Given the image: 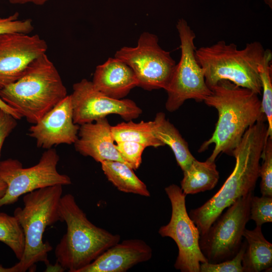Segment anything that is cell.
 I'll return each instance as SVG.
<instances>
[{"instance_id": "3", "label": "cell", "mask_w": 272, "mask_h": 272, "mask_svg": "<svg viewBox=\"0 0 272 272\" xmlns=\"http://www.w3.org/2000/svg\"><path fill=\"white\" fill-rule=\"evenodd\" d=\"M59 212L60 221L66 225V232L56 245L54 253L63 269L79 271L120 240L112 234L94 225L70 193L61 196Z\"/></svg>"}, {"instance_id": "32", "label": "cell", "mask_w": 272, "mask_h": 272, "mask_svg": "<svg viewBox=\"0 0 272 272\" xmlns=\"http://www.w3.org/2000/svg\"><path fill=\"white\" fill-rule=\"evenodd\" d=\"M9 2L13 4H24L26 3H33L36 5H43L48 0H9Z\"/></svg>"}, {"instance_id": "12", "label": "cell", "mask_w": 272, "mask_h": 272, "mask_svg": "<svg viewBox=\"0 0 272 272\" xmlns=\"http://www.w3.org/2000/svg\"><path fill=\"white\" fill-rule=\"evenodd\" d=\"M70 95L73 120L82 125L106 117L111 114H117L126 121L135 119L142 110L130 99H116L108 97L97 90L91 81L82 79L73 86Z\"/></svg>"}, {"instance_id": "10", "label": "cell", "mask_w": 272, "mask_h": 272, "mask_svg": "<svg viewBox=\"0 0 272 272\" xmlns=\"http://www.w3.org/2000/svg\"><path fill=\"white\" fill-rule=\"evenodd\" d=\"M114 57L132 70L138 87L149 91L166 90L176 65L170 52L159 45L158 37L149 32L141 35L136 47H123L116 51Z\"/></svg>"}, {"instance_id": "14", "label": "cell", "mask_w": 272, "mask_h": 272, "mask_svg": "<svg viewBox=\"0 0 272 272\" xmlns=\"http://www.w3.org/2000/svg\"><path fill=\"white\" fill-rule=\"evenodd\" d=\"M80 126L73 120L70 95H67L29 129L37 147L49 149L60 144H74L78 138Z\"/></svg>"}, {"instance_id": "29", "label": "cell", "mask_w": 272, "mask_h": 272, "mask_svg": "<svg viewBox=\"0 0 272 272\" xmlns=\"http://www.w3.org/2000/svg\"><path fill=\"white\" fill-rule=\"evenodd\" d=\"M19 13L0 18V35L8 33L30 34L34 29L31 19L19 20Z\"/></svg>"}, {"instance_id": "2", "label": "cell", "mask_w": 272, "mask_h": 272, "mask_svg": "<svg viewBox=\"0 0 272 272\" xmlns=\"http://www.w3.org/2000/svg\"><path fill=\"white\" fill-rule=\"evenodd\" d=\"M210 89L211 94L203 101L217 109L218 119L211 137L202 144L198 151L203 152L214 144L208 160L215 162L221 153L232 156L247 129L266 117L258 94L253 91L227 80L219 81Z\"/></svg>"}, {"instance_id": "8", "label": "cell", "mask_w": 272, "mask_h": 272, "mask_svg": "<svg viewBox=\"0 0 272 272\" xmlns=\"http://www.w3.org/2000/svg\"><path fill=\"white\" fill-rule=\"evenodd\" d=\"M59 156L53 148L47 149L37 164L24 168L18 160L0 161V179L6 183L5 194L0 198V207L16 202L22 195L39 188L72 183L69 176L59 173L57 165Z\"/></svg>"}, {"instance_id": "11", "label": "cell", "mask_w": 272, "mask_h": 272, "mask_svg": "<svg viewBox=\"0 0 272 272\" xmlns=\"http://www.w3.org/2000/svg\"><path fill=\"white\" fill-rule=\"evenodd\" d=\"M170 199L172 212L169 222L161 226L159 234L172 238L178 248L174 267L182 272H200V263L208 262L199 245L198 229L187 213L185 194L178 185L165 188Z\"/></svg>"}, {"instance_id": "4", "label": "cell", "mask_w": 272, "mask_h": 272, "mask_svg": "<svg viewBox=\"0 0 272 272\" xmlns=\"http://www.w3.org/2000/svg\"><path fill=\"white\" fill-rule=\"evenodd\" d=\"M67 95L60 76L46 53L34 59L18 80L0 90V98L32 124Z\"/></svg>"}, {"instance_id": "34", "label": "cell", "mask_w": 272, "mask_h": 272, "mask_svg": "<svg viewBox=\"0 0 272 272\" xmlns=\"http://www.w3.org/2000/svg\"><path fill=\"white\" fill-rule=\"evenodd\" d=\"M0 272H15V270L13 266L6 268L0 264Z\"/></svg>"}, {"instance_id": "18", "label": "cell", "mask_w": 272, "mask_h": 272, "mask_svg": "<svg viewBox=\"0 0 272 272\" xmlns=\"http://www.w3.org/2000/svg\"><path fill=\"white\" fill-rule=\"evenodd\" d=\"M243 237L246 243L242 259L243 272H259L271 269L272 244L264 237L261 226L245 229Z\"/></svg>"}, {"instance_id": "17", "label": "cell", "mask_w": 272, "mask_h": 272, "mask_svg": "<svg viewBox=\"0 0 272 272\" xmlns=\"http://www.w3.org/2000/svg\"><path fill=\"white\" fill-rule=\"evenodd\" d=\"M94 87L111 98L121 99L138 87L135 75L126 63L115 57L98 65L92 81Z\"/></svg>"}, {"instance_id": "7", "label": "cell", "mask_w": 272, "mask_h": 272, "mask_svg": "<svg viewBox=\"0 0 272 272\" xmlns=\"http://www.w3.org/2000/svg\"><path fill=\"white\" fill-rule=\"evenodd\" d=\"M176 29L180 40L181 56L166 89L168 97L165 107L171 112L178 109L187 100L203 101L212 93L195 56V33L183 18L177 21Z\"/></svg>"}, {"instance_id": "16", "label": "cell", "mask_w": 272, "mask_h": 272, "mask_svg": "<svg viewBox=\"0 0 272 272\" xmlns=\"http://www.w3.org/2000/svg\"><path fill=\"white\" fill-rule=\"evenodd\" d=\"M111 126L106 117L80 125L78 138L74 144L76 150L97 162L117 161L126 163L116 149Z\"/></svg>"}, {"instance_id": "6", "label": "cell", "mask_w": 272, "mask_h": 272, "mask_svg": "<svg viewBox=\"0 0 272 272\" xmlns=\"http://www.w3.org/2000/svg\"><path fill=\"white\" fill-rule=\"evenodd\" d=\"M62 194V185H55L39 188L25 194L24 207L14 212L25 237L23 256L13 265L15 272L31 271L38 262L49 264L48 253L52 248L43 241L46 227L60 221L59 205Z\"/></svg>"}, {"instance_id": "1", "label": "cell", "mask_w": 272, "mask_h": 272, "mask_svg": "<svg viewBox=\"0 0 272 272\" xmlns=\"http://www.w3.org/2000/svg\"><path fill=\"white\" fill-rule=\"evenodd\" d=\"M265 118L257 121L245 132L232 156L235 167L219 191L201 206L188 214L205 234L223 211L236 200L254 190L259 177L260 160L268 136Z\"/></svg>"}, {"instance_id": "9", "label": "cell", "mask_w": 272, "mask_h": 272, "mask_svg": "<svg viewBox=\"0 0 272 272\" xmlns=\"http://www.w3.org/2000/svg\"><path fill=\"white\" fill-rule=\"evenodd\" d=\"M250 192L236 200L200 236V250L210 263L233 258L242 244L246 225L250 220Z\"/></svg>"}, {"instance_id": "20", "label": "cell", "mask_w": 272, "mask_h": 272, "mask_svg": "<svg viewBox=\"0 0 272 272\" xmlns=\"http://www.w3.org/2000/svg\"><path fill=\"white\" fill-rule=\"evenodd\" d=\"M219 179V173L215 162L208 159L205 162L195 159L190 166L183 171L181 188L186 194H194L212 190Z\"/></svg>"}, {"instance_id": "19", "label": "cell", "mask_w": 272, "mask_h": 272, "mask_svg": "<svg viewBox=\"0 0 272 272\" xmlns=\"http://www.w3.org/2000/svg\"><path fill=\"white\" fill-rule=\"evenodd\" d=\"M152 130L157 139L171 149L182 170H186L195 158L191 154L186 141L174 125L166 119L164 113L159 112L156 114L152 121Z\"/></svg>"}, {"instance_id": "15", "label": "cell", "mask_w": 272, "mask_h": 272, "mask_svg": "<svg viewBox=\"0 0 272 272\" xmlns=\"http://www.w3.org/2000/svg\"><path fill=\"white\" fill-rule=\"evenodd\" d=\"M152 256V249L144 241L125 240L108 248L79 272H125Z\"/></svg>"}, {"instance_id": "27", "label": "cell", "mask_w": 272, "mask_h": 272, "mask_svg": "<svg viewBox=\"0 0 272 272\" xmlns=\"http://www.w3.org/2000/svg\"><path fill=\"white\" fill-rule=\"evenodd\" d=\"M246 246L244 241L238 252L231 259L219 263H200V272H243L242 262Z\"/></svg>"}, {"instance_id": "25", "label": "cell", "mask_w": 272, "mask_h": 272, "mask_svg": "<svg viewBox=\"0 0 272 272\" xmlns=\"http://www.w3.org/2000/svg\"><path fill=\"white\" fill-rule=\"evenodd\" d=\"M259 177L260 192L263 196H272V137L268 136L261 156Z\"/></svg>"}, {"instance_id": "24", "label": "cell", "mask_w": 272, "mask_h": 272, "mask_svg": "<svg viewBox=\"0 0 272 272\" xmlns=\"http://www.w3.org/2000/svg\"><path fill=\"white\" fill-rule=\"evenodd\" d=\"M0 241L12 250L19 260L21 259L25 248V237L15 216L0 213Z\"/></svg>"}, {"instance_id": "28", "label": "cell", "mask_w": 272, "mask_h": 272, "mask_svg": "<svg viewBox=\"0 0 272 272\" xmlns=\"http://www.w3.org/2000/svg\"><path fill=\"white\" fill-rule=\"evenodd\" d=\"M116 149L126 163L132 169H138L142 163V154L147 147L134 142H116Z\"/></svg>"}, {"instance_id": "33", "label": "cell", "mask_w": 272, "mask_h": 272, "mask_svg": "<svg viewBox=\"0 0 272 272\" xmlns=\"http://www.w3.org/2000/svg\"><path fill=\"white\" fill-rule=\"evenodd\" d=\"M7 185L5 182L0 179V198L5 194Z\"/></svg>"}, {"instance_id": "30", "label": "cell", "mask_w": 272, "mask_h": 272, "mask_svg": "<svg viewBox=\"0 0 272 272\" xmlns=\"http://www.w3.org/2000/svg\"><path fill=\"white\" fill-rule=\"evenodd\" d=\"M17 120L12 115L0 109V157L4 141L17 125Z\"/></svg>"}, {"instance_id": "13", "label": "cell", "mask_w": 272, "mask_h": 272, "mask_svg": "<svg viewBox=\"0 0 272 272\" xmlns=\"http://www.w3.org/2000/svg\"><path fill=\"white\" fill-rule=\"evenodd\" d=\"M47 48L38 34L0 35V90L18 80L34 59L46 53Z\"/></svg>"}, {"instance_id": "26", "label": "cell", "mask_w": 272, "mask_h": 272, "mask_svg": "<svg viewBox=\"0 0 272 272\" xmlns=\"http://www.w3.org/2000/svg\"><path fill=\"white\" fill-rule=\"evenodd\" d=\"M249 218L255 222L256 226H261L264 223L272 222V196L252 195Z\"/></svg>"}, {"instance_id": "21", "label": "cell", "mask_w": 272, "mask_h": 272, "mask_svg": "<svg viewBox=\"0 0 272 272\" xmlns=\"http://www.w3.org/2000/svg\"><path fill=\"white\" fill-rule=\"evenodd\" d=\"M102 170L108 181L118 190L125 192L150 196L146 185L135 174L130 166L117 161H104L100 163Z\"/></svg>"}, {"instance_id": "5", "label": "cell", "mask_w": 272, "mask_h": 272, "mask_svg": "<svg viewBox=\"0 0 272 272\" xmlns=\"http://www.w3.org/2000/svg\"><path fill=\"white\" fill-rule=\"evenodd\" d=\"M265 49L258 41H253L239 49L233 43L220 40L195 50L196 59L204 71L205 81L210 89L221 80L261 94L259 66Z\"/></svg>"}, {"instance_id": "35", "label": "cell", "mask_w": 272, "mask_h": 272, "mask_svg": "<svg viewBox=\"0 0 272 272\" xmlns=\"http://www.w3.org/2000/svg\"><path fill=\"white\" fill-rule=\"evenodd\" d=\"M264 3L267 5L269 8L272 9V0H263Z\"/></svg>"}, {"instance_id": "22", "label": "cell", "mask_w": 272, "mask_h": 272, "mask_svg": "<svg viewBox=\"0 0 272 272\" xmlns=\"http://www.w3.org/2000/svg\"><path fill=\"white\" fill-rule=\"evenodd\" d=\"M114 142H134L148 147L158 148L164 144L154 135L152 121L134 122L131 120L111 126Z\"/></svg>"}, {"instance_id": "23", "label": "cell", "mask_w": 272, "mask_h": 272, "mask_svg": "<svg viewBox=\"0 0 272 272\" xmlns=\"http://www.w3.org/2000/svg\"><path fill=\"white\" fill-rule=\"evenodd\" d=\"M272 52L269 49H265L262 61L259 66L258 72L261 81L262 100L261 110L267 123L268 136L272 137Z\"/></svg>"}, {"instance_id": "31", "label": "cell", "mask_w": 272, "mask_h": 272, "mask_svg": "<svg viewBox=\"0 0 272 272\" xmlns=\"http://www.w3.org/2000/svg\"><path fill=\"white\" fill-rule=\"evenodd\" d=\"M0 109L11 114L17 120L22 118L20 115L14 109L9 106L0 98Z\"/></svg>"}]
</instances>
